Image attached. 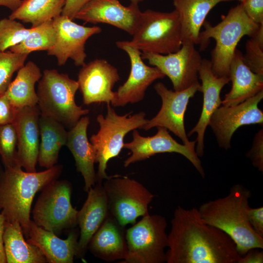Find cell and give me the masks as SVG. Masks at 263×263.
Masks as SVG:
<instances>
[{
    "mask_svg": "<svg viewBox=\"0 0 263 263\" xmlns=\"http://www.w3.org/2000/svg\"><path fill=\"white\" fill-rule=\"evenodd\" d=\"M168 238L167 263H238L242 256L232 239L205 222L195 207H176Z\"/></svg>",
    "mask_w": 263,
    "mask_h": 263,
    "instance_id": "6da1fadb",
    "label": "cell"
},
{
    "mask_svg": "<svg viewBox=\"0 0 263 263\" xmlns=\"http://www.w3.org/2000/svg\"><path fill=\"white\" fill-rule=\"evenodd\" d=\"M251 196L248 188L235 184L226 196L204 203L198 208L205 222L232 239L241 256L252 248L263 249V238L254 231L248 220Z\"/></svg>",
    "mask_w": 263,
    "mask_h": 263,
    "instance_id": "7a4b0ae2",
    "label": "cell"
},
{
    "mask_svg": "<svg viewBox=\"0 0 263 263\" xmlns=\"http://www.w3.org/2000/svg\"><path fill=\"white\" fill-rule=\"evenodd\" d=\"M62 169L61 165H56L39 172L24 171L21 167L4 168L0 171V210L6 221L20 224L26 238L36 194L57 180Z\"/></svg>",
    "mask_w": 263,
    "mask_h": 263,
    "instance_id": "3957f363",
    "label": "cell"
},
{
    "mask_svg": "<svg viewBox=\"0 0 263 263\" xmlns=\"http://www.w3.org/2000/svg\"><path fill=\"white\" fill-rule=\"evenodd\" d=\"M203 25L205 30L200 33L198 44L204 50L210 38L215 40L216 45L211 53L212 72L217 77H228L230 64L238 43L245 36H255L263 25L251 20L241 3L231 8L216 25L206 20Z\"/></svg>",
    "mask_w": 263,
    "mask_h": 263,
    "instance_id": "277c9868",
    "label": "cell"
},
{
    "mask_svg": "<svg viewBox=\"0 0 263 263\" xmlns=\"http://www.w3.org/2000/svg\"><path fill=\"white\" fill-rule=\"evenodd\" d=\"M77 81L55 69L43 71L37 91L38 106L40 113L48 116L71 129L82 116L89 113L77 105L75 95Z\"/></svg>",
    "mask_w": 263,
    "mask_h": 263,
    "instance_id": "5b68a950",
    "label": "cell"
},
{
    "mask_svg": "<svg viewBox=\"0 0 263 263\" xmlns=\"http://www.w3.org/2000/svg\"><path fill=\"white\" fill-rule=\"evenodd\" d=\"M130 40L116 42L142 52L168 54L179 50L183 38L180 21L175 10L162 12L147 9L142 12L137 28Z\"/></svg>",
    "mask_w": 263,
    "mask_h": 263,
    "instance_id": "8992f818",
    "label": "cell"
},
{
    "mask_svg": "<svg viewBox=\"0 0 263 263\" xmlns=\"http://www.w3.org/2000/svg\"><path fill=\"white\" fill-rule=\"evenodd\" d=\"M131 113L118 115L111 103H107L105 116L100 114L96 117L99 130L91 136L90 141L95 150L96 163L98 164L97 182L102 183L109 177L106 172L107 163L121 152L126 135L134 130L142 129L148 120L143 112Z\"/></svg>",
    "mask_w": 263,
    "mask_h": 263,
    "instance_id": "52a82bcc",
    "label": "cell"
},
{
    "mask_svg": "<svg viewBox=\"0 0 263 263\" xmlns=\"http://www.w3.org/2000/svg\"><path fill=\"white\" fill-rule=\"evenodd\" d=\"M125 231L128 251L120 263H163L168 238L166 218L149 213Z\"/></svg>",
    "mask_w": 263,
    "mask_h": 263,
    "instance_id": "ba28073f",
    "label": "cell"
},
{
    "mask_svg": "<svg viewBox=\"0 0 263 263\" xmlns=\"http://www.w3.org/2000/svg\"><path fill=\"white\" fill-rule=\"evenodd\" d=\"M103 184L109 213L122 226L133 225L137 219L149 214L154 195L137 181L127 176H109Z\"/></svg>",
    "mask_w": 263,
    "mask_h": 263,
    "instance_id": "9c48e42d",
    "label": "cell"
},
{
    "mask_svg": "<svg viewBox=\"0 0 263 263\" xmlns=\"http://www.w3.org/2000/svg\"><path fill=\"white\" fill-rule=\"evenodd\" d=\"M72 192V185L66 180H56L46 186L32 211L34 223L56 235L76 226L78 210L71 204Z\"/></svg>",
    "mask_w": 263,
    "mask_h": 263,
    "instance_id": "30bf717a",
    "label": "cell"
},
{
    "mask_svg": "<svg viewBox=\"0 0 263 263\" xmlns=\"http://www.w3.org/2000/svg\"><path fill=\"white\" fill-rule=\"evenodd\" d=\"M195 45L186 40L175 52L163 55L142 52L141 57L170 79L174 91H180L199 83L198 72L203 58Z\"/></svg>",
    "mask_w": 263,
    "mask_h": 263,
    "instance_id": "8fae6325",
    "label": "cell"
},
{
    "mask_svg": "<svg viewBox=\"0 0 263 263\" xmlns=\"http://www.w3.org/2000/svg\"><path fill=\"white\" fill-rule=\"evenodd\" d=\"M157 128L155 135L148 137L141 136L136 129L133 131L132 140L123 145V148L131 151V155L124 161V166L127 167L158 153L175 152L188 159L204 177V170L195 151L196 140L189 145L181 144L172 137L167 129L161 127Z\"/></svg>",
    "mask_w": 263,
    "mask_h": 263,
    "instance_id": "7c38bea8",
    "label": "cell"
},
{
    "mask_svg": "<svg viewBox=\"0 0 263 263\" xmlns=\"http://www.w3.org/2000/svg\"><path fill=\"white\" fill-rule=\"evenodd\" d=\"M154 89L162 100V106L157 114L142 128L148 131L154 127H161L169 130L178 137L184 144L189 145L184 125L185 113L190 98L198 91H201L200 83L180 91L169 90L162 82H158Z\"/></svg>",
    "mask_w": 263,
    "mask_h": 263,
    "instance_id": "4fadbf2b",
    "label": "cell"
},
{
    "mask_svg": "<svg viewBox=\"0 0 263 263\" xmlns=\"http://www.w3.org/2000/svg\"><path fill=\"white\" fill-rule=\"evenodd\" d=\"M263 98V90L244 102L230 106L219 107L211 116L209 126L220 147L227 150L231 147V137L240 127L263 124V113L258 104Z\"/></svg>",
    "mask_w": 263,
    "mask_h": 263,
    "instance_id": "5bb4252c",
    "label": "cell"
},
{
    "mask_svg": "<svg viewBox=\"0 0 263 263\" xmlns=\"http://www.w3.org/2000/svg\"><path fill=\"white\" fill-rule=\"evenodd\" d=\"M53 22L56 40L54 45L47 51V54L56 58L58 66L65 65L69 58L74 61L75 66H83L87 57L86 42L92 36L100 33L101 28L78 24L62 15L54 18Z\"/></svg>",
    "mask_w": 263,
    "mask_h": 263,
    "instance_id": "9a60e30c",
    "label": "cell"
},
{
    "mask_svg": "<svg viewBox=\"0 0 263 263\" xmlns=\"http://www.w3.org/2000/svg\"><path fill=\"white\" fill-rule=\"evenodd\" d=\"M81 67L77 81L83 103H111L115 95L113 87L120 79L117 69L104 59H95Z\"/></svg>",
    "mask_w": 263,
    "mask_h": 263,
    "instance_id": "2e32d148",
    "label": "cell"
},
{
    "mask_svg": "<svg viewBox=\"0 0 263 263\" xmlns=\"http://www.w3.org/2000/svg\"><path fill=\"white\" fill-rule=\"evenodd\" d=\"M142 12L136 3L126 6L119 0H90L76 13L75 19L86 23L108 24L132 35Z\"/></svg>",
    "mask_w": 263,
    "mask_h": 263,
    "instance_id": "e0dca14e",
    "label": "cell"
},
{
    "mask_svg": "<svg viewBox=\"0 0 263 263\" xmlns=\"http://www.w3.org/2000/svg\"><path fill=\"white\" fill-rule=\"evenodd\" d=\"M116 45L127 54L131 63L129 77L115 92L113 100L111 103L114 107H120L143 100L148 87L155 80L163 78L165 75L157 68L144 62L141 51L128 45Z\"/></svg>",
    "mask_w": 263,
    "mask_h": 263,
    "instance_id": "ac0fdd59",
    "label": "cell"
},
{
    "mask_svg": "<svg viewBox=\"0 0 263 263\" xmlns=\"http://www.w3.org/2000/svg\"><path fill=\"white\" fill-rule=\"evenodd\" d=\"M198 76L201 80L203 102L201 113L196 125L188 136L197 133L196 152L199 157L204 154V136L210 118L221 105L220 93L223 87L230 81L227 76L217 77L212 72L210 60L203 59L199 69Z\"/></svg>",
    "mask_w": 263,
    "mask_h": 263,
    "instance_id": "d6986e66",
    "label": "cell"
},
{
    "mask_svg": "<svg viewBox=\"0 0 263 263\" xmlns=\"http://www.w3.org/2000/svg\"><path fill=\"white\" fill-rule=\"evenodd\" d=\"M40 114L38 105L17 109L12 123L17 133L19 163L29 172L36 171L39 147Z\"/></svg>",
    "mask_w": 263,
    "mask_h": 263,
    "instance_id": "ffe728a7",
    "label": "cell"
},
{
    "mask_svg": "<svg viewBox=\"0 0 263 263\" xmlns=\"http://www.w3.org/2000/svg\"><path fill=\"white\" fill-rule=\"evenodd\" d=\"M87 198L78 211L77 222L79 231L75 257L82 258L90 240L109 214L107 197L102 183L91 187Z\"/></svg>",
    "mask_w": 263,
    "mask_h": 263,
    "instance_id": "44dd1931",
    "label": "cell"
},
{
    "mask_svg": "<svg viewBox=\"0 0 263 263\" xmlns=\"http://www.w3.org/2000/svg\"><path fill=\"white\" fill-rule=\"evenodd\" d=\"M79 231L73 229L66 239L37 225L31 220L27 241L37 246L49 263H73L75 257Z\"/></svg>",
    "mask_w": 263,
    "mask_h": 263,
    "instance_id": "7402d4cb",
    "label": "cell"
},
{
    "mask_svg": "<svg viewBox=\"0 0 263 263\" xmlns=\"http://www.w3.org/2000/svg\"><path fill=\"white\" fill-rule=\"evenodd\" d=\"M89 118L83 116L68 132L66 145L72 153L77 171L80 172L84 181V190L87 192L97 182L94 164L96 163V151L88 140L87 131Z\"/></svg>",
    "mask_w": 263,
    "mask_h": 263,
    "instance_id": "603a6c76",
    "label": "cell"
},
{
    "mask_svg": "<svg viewBox=\"0 0 263 263\" xmlns=\"http://www.w3.org/2000/svg\"><path fill=\"white\" fill-rule=\"evenodd\" d=\"M228 77L232 87L222 101L223 106L239 104L263 90V75L253 72L245 64L243 54L238 49L230 64Z\"/></svg>",
    "mask_w": 263,
    "mask_h": 263,
    "instance_id": "cb8c5ba5",
    "label": "cell"
},
{
    "mask_svg": "<svg viewBox=\"0 0 263 263\" xmlns=\"http://www.w3.org/2000/svg\"><path fill=\"white\" fill-rule=\"evenodd\" d=\"M124 228L109 213L92 237L88 249L95 257L104 261L123 260L128 251Z\"/></svg>",
    "mask_w": 263,
    "mask_h": 263,
    "instance_id": "d4e9b609",
    "label": "cell"
},
{
    "mask_svg": "<svg viewBox=\"0 0 263 263\" xmlns=\"http://www.w3.org/2000/svg\"><path fill=\"white\" fill-rule=\"evenodd\" d=\"M233 0H172L181 26L183 41L198 44L201 26L209 12L217 4Z\"/></svg>",
    "mask_w": 263,
    "mask_h": 263,
    "instance_id": "484cf974",
    "label": "cell"
},
{
    "mask_svg": "<svg viewBox=\"0 0 263 263\" xmlns=\"http://www.w3.org/2000/svg\"><path fill=\"white\" fill-rule=\"evenodd\" d=\"M38 124L41 141L38 162L47 169L57 163L59 150L66 145L68 132L62 124L41 113Z\"/></svg>",
    "mask_w": 263,
    "mask_h": 263,
    "instance_id": "4316f807",
    "label": "cell"
},
{
    "mask_svg": "<svg viewBox=\"0 0 263 263\" xmlns=\"http://www.w3.org/2000/svg\"><path fill=\"white\" fill-rule=\"evenodd\" d=\"M19 223L5 221L3 235L6 263H46L47 260L36 245L26 241Z\"/></svg>",
    "mask_w": 263,
    "mask_h": 263,
    "instance_id": "83f0119b",
    "label": "cell"
},
{
    "mask_svg": "<svg viewBox=\"0 0 263 263\" xmlns=\"http://www.w3.org/2000/svg\"><path fill=\"white\" fill-rule=\"evenodd\" d=\"M17 72L5 94L16 109L37 106L38 97L35 86L42 75L39 68L35 62L29 61Z\"/></svg>",
    "mask_w": 263,
    "mask_h": 263,
    "instance_id": "f1b7e54d",
    "label": "cell"
},
{
    "mask_svg": "<svg viewBox=\"0 0 263 263\" xmlns=\"http://www.w3.org/2000/svg\"><path fill=\"white\" fill-rule=\"evenodd\" d=\"M66 0H23L21 5L9 16L30 23L31 27L53 19L61 15Z\"/></svg>",
    "mask_w": 263,
    "mask_h": 263,
    "instance_id": "f546056e",
    "label": "cell"
},
{
    "mask_svg": "<svg viewBox=\"0 0 263 263\" xmlns=\"http://www.w3.org/2000/svg\"><path fill=\"white\" fill-rule=\"evenodd\" d=\"M56 40V32L52 19L31 27L27 37L9 49L12 52L28 54L37 51H47L54 45Z\"/></svg>",
    "mask_w": 263,
    "mask_h": 263,
    "instance_id": "4dcf8cb0",
    "label": "cell"
},
{
    "mask_svg": "<svg viewBox=\"0 0 263 263\" xmlns=\"http://www.w3.org/2000/svg\"><path fill=\"white\" fill-rule=\"evenodd\" d=\"M16 147L17 133L13 123L0 125V155L4 168L21 167Z\"/></svg>",
    "mask_w": 263,
    "mask_h": 263,
    "instance_id": "1f68e13d",
    "label": "cell"
},
{
    "mask_svg": "<svg viewBox=\"0 0 263 263\" xmlns=\"http://www.w3.org/2000/svg\"><path fill=\"white\" fill-rule=\"evenodd\" d=\"M31 28H26L16 19L4 18L0 20V51L22 42L28 35Z\"/></svg>",
    "mask_w": 263,
    "mask_h": 263,
    "instance_id": "d6a6232c",
    "label": "cell"
},
{
    "mask_svg": "<svg viewBox=\"0 0 263 263\" xmlns=\"http://www.w3.org/2000/svg\"><path fill=\"white\" fill-rule=\"evenodd\" d=\"M28 55L0 51V95L6 92L13 74L24 65Z\"/></svg>",
    "mask_w": 263,
    "mask_h": 263,
    "instance_id": "836d02e7",
    "label": "cell"
},
{
    "mask_svg": "<svg viewBox=\"0 0 263 263\" xmlns=\"http://www.w3.org/2000/svg\"><path fill=\"white\" fill-rule=\"evenodd\" d=\"M243 58L253 72L263 75V25L255 36L247 40Z\"/></svg>",
    "mask_w": 263,
    "mask_h": 263,
    "instance_id": "e575fe53",
    "label": "cell"
},
{
    "mask_svg": "<svg viewBox=\"0 0 263 263\" xmlns=\"http://www.w3.org/2000/svg\"><path fill=\"white\" fill-rule=\"evenodd\" d=\"M246 156L251 161L252 165L258 169L263 171V132L260 130L255 135L251 149Z\"/></svg>",
    "mask_w": 263,
    "mask_h": 263,
    "instance_id": "d590c367",
    "label": "cell"
},
{
    "mask_svg": "<svg viewBox=\"0 0 263 263\" xmlns=\"http://www.w3.org/2000/svg\"><path fill=\"white\" fill-rule=\"evenodd\" d=\"M241 3L251 20L259 25H263V0H245Z\"/></svg>",
    "mask_w": 263,
    "mask_h": 263,
    "instance_id": "8d00e7d4",
    "label": "cell"
},
{
    "mask_svg": "<svg viewBox=\"0 0 263 263\" xmlns=\"http://www.w3.org/2000/svg\"><path fill=\"white\" fill-rule=\"evenodd\" d=\"M17 110L11 103L5 93L0 95V125L12 123Z\"/></svg>",
    "mask_w": 263,
    "mask_h": 263,
    "instance_id": "74e56055",
    "label": "cell"
},
{
    "mask_svg": "<svg viewBox=\"0 0 263 263\" xmlns=\"http://www.w3.org/2000/svg\"><path fill=\"white\" fill-rule=\"evenodd\" d=\"M248 222L254 231L263 238V207H249L247 211Z\"/></svg>",
    "mask_w": 263,
    "mask_h": 263,
    "instance_id": "f35d334b",
    "label": "cell"
},
{
    "mask_svg": "<svg viewBox=\"0 0 263 263\" xmlns=\"http://www.w3.org/2000/svg\"><path fill=\"white\" fill-rule=\"evenodd\" d=\"M90 0H66L61 15L72 20L79 10Z\"/></svg>",
    "mask_w": 263,
    "mask_h": 263,
    "instance_id": "ab89813d",
    "label": "cell"
},
{
    "mask_svg": "<svg viewBox=\"0 0 263 263\" xmlns=\"http://www.w3.org/2000/svg\"><path fill=\"white\" fill-rule=\"evenodd\" d=\"M260 248H252L242 256L238 263H263V252Z\"/></svg>",
    "mask_w": 263,
    "mask_h": 263,
    "instance_id": "60d3db41",
    "label": "cell"
},
{
    "mask_svg": "<svg viewBox=\"0 0 263 263\" xmlns=\"http://www.w3.org/2000/svg\"><path fill=\"white\" fill-rule=\"evenodd\" d=\"M5 219L3 214L0 213V263H6L4 249L3 235L4 229Z\"/></svg>",
    "mask_w": 263,
    "mask_h": 263,
    "instance_id": "b9f144b4",
    "label": "cell"
},
{
    "mask_svg": "<svg viewBox=\"0 0 263 263\" xmlns=\"http://www.w3.org/2000/svg\"><path fill=\"white\" fill-rule=\"evenodd\" d=\"M23 0H0V6L8 8L13 11L16 10L21 4Z\"/></svg>",
    "mask_w": 263,
    "mask_h": 263,
    "instance_id": "7bdbcfd3",
    "label": "cell"
},
{
    "mask_svg": "<svg viewBox=\"0 0 263 263\" xmlns=\"http://www.w3.org/2000/svg\"><path fill=\"white\" fill-rule=\"evenodd\" d=\"M144 0H130L131 3L138 4L143 1Z\"/></svg>",
    "mask_w": 263,
    "mask_h": 263,
    "instance_id": "ee69618b",
    "label": "cell"
},
{
    "mask_svg": "<svg viewBox=\"0 0 263 263\" xmlns=\"http://www.w3.org/2000/svg\"><path fill=\"white\" fill-rule=\"evenodd\" d=\"M241 3H243L245 0H238Z\"/></svg>",
    "mask_w": 263,
    "mask_h": 263,
    "instance_id": "f6af8a7d",
    "label": "cell"
}]
</instances>
